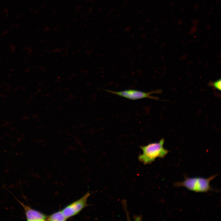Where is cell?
Listing matches in <instances>:
<instances>
[{"label":"cell","mask_w":221,"mask_h":221,"mask_svg":"<svg viewBox=\"0 0 221 221\" xmlns=\"http://www.w3.org/2000/svg\"><path fill=\"white\" fill-rule=\"evenodd\" d=\"M164 140L162 138L158 142L139 146L142 153L138 156L139 160L145 165L149 164L157 158L165 157L169 151L164 148Z\"/></svg>","instance_id":"obj_1"},{"label":"cell","mask_w":221,"mask_h":221,"mask_svg":"<svg viewBox=\"0 0 221 221\" xmlns=\"http://www.w3.org/2000/svg\"><path fill=\"white\" fill-rule=\"evenodd\" d=\"M217 176L218 175H215L207 178L201 177L189 178L185 176L184 181L175 183L174 186L184 187L196 192H207L210 191H214L210 186V182Z\"/></svg>","instance_id":"obj_2"},{"label":"cell","mask_w":221,"mask_h":221,"mask_svg":"<svg viewBox=\"0 0 221 221\" xmlns=\"http://www.w3.org/2000/svg\"><path fill=\"white\" fill-rule=\"evenodd\" d=\"M106 91L114 95L132 100H138L144 98H149L157 100L158 99L157 97L153 96L151 95L154 93H159L161 91L160 90H158L149 92H145L134 89L126 90L120 91H114L106 90Z\"/></svg>","instance_id":"obj_3"},{"label":"cell","mask_w":221,"mask_h":221,"mask_svg":"<svg viewBox=\"0 0 221 221\" xmlns=\"http://www.w3.org/2000/svg\"><path fill=\"white\" fill-rule=\"evenodd\" d=\"M91 194L87 192L79 199L72 202L61 210L68 219L79 213L83 208L87 206V200Z\"/></svg>","instance_id":"obj_4"},{"label":"cell","mask_w":221,"mask_h":221,"mask_svg":"<svg viewBox=\"0 0 221 221\" xmlns=\"http://www.w3.org/2000/svg\"><path fill=\"white\" fill-rule=\"evenodd\" d=\"M16 199L23 207L27 221H45L47 216L46 215L37 210L33 209L30 206L24 204L15 197Z\"/></svg>","instance_id":"obj_5"},{"label":"cell","mask_w":221,"mask_h":221,"mask_svg":"<svg viewBox=\"0 0 221 221\" xmlns=\"http://www.w3.org/2000/svg\"><path fill=\"white\" fill-rule=\"evenodd\" d=\"M67 219L61 211L54 213L48 216L47 218L49 221H65Z\"/></svg>","instance_id":"obj_6"},{"label":"cell","mask_w":221,"mask_h":221,"mask_svg":"<svg viewBox=\"0 0 221 221\" xmlns=\"http://www.w3.org/2000/svg\"><path fill=\"white\" fill-rule=\"evenodd\" d=\"M209 85L210 86L214 87V88L220 91L221 89V79H219L213 82H210L209 83Z\"/></svg>","instance_id":"obj_7"},{"label":"cell","mask_w":221,"mask_h":221,"mask_svg":"<svg viewBox=\"0 0 221 221\" xmlns=\"http://www.w3.org/2000/svg\"><path fill=\"white\" fill-rule=\"evenodd\" d=\"M4 12L6 14H8L9 13V11L8 9H5L4 10Z\"/></svg>","instance_id":"obj_8"}]
</instances>
